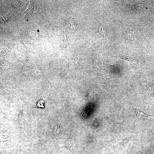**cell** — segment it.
Returning a JSON list of instances; mask_svg holds the SVG:
<instances>
[{"label":"cell","instance_id":"obj_1","mask_svg":"<svg viewBox=\"0 0 154 154\" xmlns=\"http://www.w3.org/2000/svg\"><path fill=\"white\" fill-rule=\"evenodd\" d=\"M109 58H115L122 59L132 63H137L138 61L135 58L118 53L115 52L109 53L107 55Z\"/></svg>","mask_w":154,"mask_h":154},{"label":"cell","instance_id":"obj_4","mask_svg":"<svg viewBox=\"0 0 154 154\" xmlns=\"http://www.w3.org/2000/svg\"><path fill=\"white\" fill-rule=\"evenodd\" d=\"M81 92H83V93L84 94V95H85V96L86 97V98H88L89 96L90 95V93L89 92H83L82 91H81Z\"/></svg>","mask_w":154,"mask_h":154},{"label":"cell","instance_id":"obj_2","mask_svg":"<svg viewBox=\"0 0 154 154\" xmlns=\"http://www.w3.org/2000/svg\"><path fill=\"white\" fill-rule=\"evenodd\" d=\"M132 106L135 114L141 117L145 118L151 116L148 115L145 113L139 111L138 110L135 108L134 106Z\"/></svg>","mask_w":154,"mask_h":154},{"label":"cell","instance_id":"obj_3","mask_svg":"<svg viewBox=\"0 0 154 154\" xmlns=\"http://www.w3.org/2000/svg\"><path fill=\"white\" fill-rule=\"evenodd\" d=\"M100 33L102 34L105 36L106 34V31L104 30L102 26L99 29Z\"/></svg>","mask_w":154,"mask_h":154}]
</instances>
